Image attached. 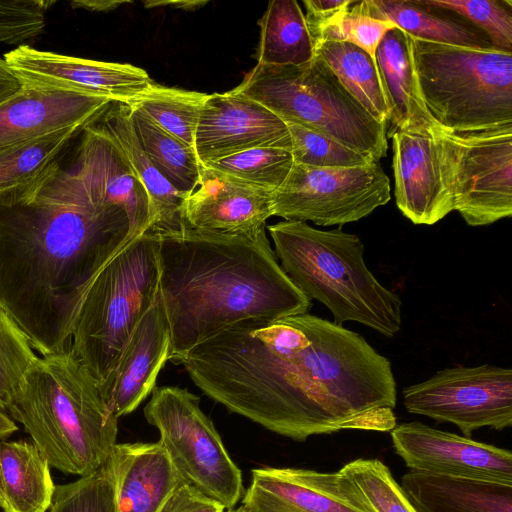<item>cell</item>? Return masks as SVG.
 <instances>
[{
	"mask_svg": "<svg viewBox=\"0 0 512 512\" xmlns=\"http://www.w3.org/2000/svg\"><path fill=\"white\" fill-rule=\"evenodd\" d=\"M134 238L122 208L60 168L34 201L0 206V307L42 356L68 350L90 286Z\"/></svg>",
	"mask_w": 512,
	"mask_h": 512,
	"instance_id": "1",
	"label": "cell"
},
{
	"mask_svg": "<svg viewBox=\"0 0 512 512\" xmlns=\"http://www.w3.org/2000/svg\"><path fill=\"white\" fill-rule=\"evenodd\" d=\"M155 234L174 364L230 326L305 314L312 306L282 270L265 230L255 238L192 228Z\"/></svg>",
	"mask_w": 512,
	"mask_h": 512,
	"instance_id": "2",
	"label": "cell"
},
{
	"mask_svg": "<svg viewBox=\"0 0 512 512\" xmlns=\"http://www.w3.org/2000/svg\"><path fill=\"white\" fill-rule=\"evenodd\" d=\"M50 467L85 476L110 458L118 418L70 350L38 357L9 405Z\"/></svg>",
	"mask_w": 512,
	"mask_h": 512,
	"instance_id": "3",
	"label": "cell"
},
{
	"mask_svg": "<svg viewBox=\"0 0 512 512\" xmlns=\"http://www.w3.org/2000/svg\"><path fill=\"white\" fill-rule=\"evenodd\" d=\"M268 231L284 273L308 299L325 305L335 324L358 322L389 338L400 331L401 299L368 269L357 235L287 220Z\"/></svg>",
	"mask_w": 512,
	"mask_h": 512,
	"instance_id": "4",
	"label": "cell"
},
{
	"mask_svg": "<svg viewBox=\"0 0 512 512\" xmlns=\"http://www.w3.org/2000/svg\"><path fill=\"white\" fill-rule=\"evenodd\" d=\"M158 238L146 233L100 271L80 307L69 350L100 388L114 371L132 331L159 296Z\"/></svg>",
	"mask_w": 512,
	"mask_h": 512,
	"instance_id": "5",
	"label": "cell"
},
{
	"mask_svg": "<svg viewBox=\"0 0 512 512\" xmlns=\"http://www.w3.org/2000/svg\"><path fill=\"white\" fill-rule=\"evenodd\" d=\"M292 122L373 157L386 156L387 123L378 122L319 58L299 66L256 65L232 89Z\"/></svg>",
	"mask_w": 512,
	"mask_h": 512,
	"instance_id": "6",
	"label": "cell"
},
{
	"mask_svg": "<svg viewBox=\"0 0 512 512\" xmlns=\"http://www.w3.org/2000/svg\"><path fill=\"white\" fill-rule=\"evenodd\" d=\"M424 103L445 130L468 132L512 124V52L412 38Z\"/></svg>",
	"mask_w": 512,
	"mask_h": 512,
	"instance_id": "7",
	"label": "cell"
},
{
	"mask_svg": "<svg viewBox=\"0 0 512 512\" xmlns=\"http://www.w3.org/2000/svg\"><path fill=\"white\" fill-rule=\"evenodd\" d=\"M199 404L187 389L155 387L144 416L184 482L232 509L245 492L241 470Z\"/></svg>",
	"mask_w": 512,
	"mask_h": 512,
	"instance_id": "8",
	"label": "cell"
},
{
	"mask_svg": "<svg viewBox=\"0 0 512 512\" xmlns=\"http://www.w3.org/2000/svg\"><path fill=\"white\" fill-rule=\"evenodd\" d=\"M440 141L448 190L470 226L512 215V124L480 131L435 134Z\"/></svg>",
	"mask_w": 512,
	"mask_h": 512,
	"instance_id": "9",
	"label": "cell"
},
{
	"mask_svg": "<svg viewBox=\"0 0 512 512\" xmlns=\"http://www.w3.org/2000/svg\"><path fill=\"white\" fill-rule=\"evenodd\" d=\"M391 198L390 180L379 161L350 168L294 164L272 194L273 216L320 226L358 221Z\"/></svg>",
	"mask_w": 512,
	"mask_h": 512,
	"instance_id": "10",
	"label": "cell"
},
{
	"mask_svg": "<svg viewBox=\"0 0 512 512\" xmlns=\"http://www.w3.org/2000/svg\"><path fill=\"white\" fill-rule=\"evenodd\" d=\"M412 414L456 425L466 437L483 427L512 425V370L492 364L457 366L403 389Z\"/></svg>",
	"mask_w": 512,
	"mask_h": 512,
	"instance_id": "11",
	"label": "cell"
},
{
	"mask_svg": "<svg viewBox=\"0 0 512 512\" xmlns=\"http://www.w3.org/2000/svg\"><path fill=\"white\" fill-rule=\"evenodd\" d=\"M22 85L70 91L130 103L153 83L131 64L104 62L38 50L28 44L3 56Z\"/></svg>",
	"mask_w": 512,
	"mask_h": 512,
	"instance_id": "12",
	"label": "cell"
},
{
	"mask_svg": "<svg viewBox=\"0 0 512 512\" xmlns=\"http://www.w3.org/2000/svg\"><path fill=\"white\" fill-rule=\"evenodd\" d=\"M396 454L411 470L512 484L509 450L441 431L418 421L390 431Z\"/></svg>",
	"mask_w": 512,
	"mask_h": 512,
	"instance_id": "13",
	"label": "cell"
},
{
	"mask_svg": "<svg viewBox=\"0 0 512 512\" xmlns=\"http://www.w3.org/2000/svg\"><path fill=\"white\" fill-rule=\"evenodd\" d=\"M81 133L75 169L68 171L95 205L117 206L126 212L132 236L146 233L155 223V213L121 150L97 119Z\"/></svg>",
	"mask_w": 512,
	"mask_h": 512,
	"instance_id": "14",
	"label": "cell"
},
{
	"mask_svg": "<svg viewBox=\"0 0 512 512\" xmlns=\"http://www.w3.org/2000/svg\"><path fill=\"white\" fill-rule=\"evenodd\" d=\"M257 147L291 152L285 122L260 103L232 90L208 94L194 137L200 164Z\"/></svg>",
	"mask_w": 512,
	"mask_h": 512,
	"instance_id": "15",
	"label": "cell"
},
{
	"mask_svg": "<svg viewBox=\"0 0 512 512\" xmlns=\"http://www.w3.org/2000/svg\"><path fill=\"white\" fill-rule=\"evenodd\" d=\"M272 194L201 164L199 183L185 201V219L192 229L255 238L273 216Z\"/></svg>",
	"mask_w": 512,
	"mask_h": 512,
	"instance_id": "16",
	"label": "cell"
},
{
	"mask_svg": "<svg viewBox=\"0 0 512 512\" xmlns=\"http://www.w3.org/2000/svg\"><path fill=\"white\" fill-rule=\"evenodd\" d=\"M389 137L398 209L414 224H435L454 210L439 138L403 131Z\"/></svg>",
	"mask_w": 512,
	"mask_h": 512,
	"instance_id": "17",
	"label": "cell"
},
{
	"mask_svg": "<svg viewBox=\"0 0 512 512\" xmlns=\"http://www.w3.org/2000/svg\"><path fill=\"white\" fill-rule=\"evenodd\" d=\"M170 355V328L160 294L126 342L116 367L99 390L117 417L133 412L156 387Z\"/></svg>",
	"mask_w": 512,
	"mask_h": 512,
	"instance_id": "18",
	"label": "cell"
},
{
	"mask_svg": "<svg viewBox=\"0 0 512 512\" xmlns=\"http://www.w3.org/2000/svg\"><path fill=\"white\" fill-rule=\"evenodd\" d=\"M112 103L103 97L22 85L0 103V149L96 120Z\"/></svg>",
	"mask_w": 512,
	"mask_h": 512,
	"instance_id": "19",
	"label": "cell"
},
{
	"mask_svg": "<svg viewBox=\"0 0 512 512\" xmlns=\"http://www.w3.org/2000/svg\"><path fill=\"white\" fill-rule=\"evenodd\" d=\"M249 512H365L340 486L337 472L261 467L242 497Z\"/></svg>",
	"mask_w": 512,
	"mask_h": 512,
	"instance_id": "20",
	"label": "cell"
},
{
	"mask_svg": "<svg viewBox=\"0 0 512 512\" xmlns=\"http://www.w3.org/2000/svg\"><path fill=\"white\" fill-rule=\"evenodd\" d=\"M110 460L116 512H160L184 482L159 441L116 444Z\"/></svg>",
	"mask_w": 512,
	"mask_h": 512,
	"instance_id": "21",
	"label": "cell"
},
{
	"mask_svg": "<svg viewBox=\"0 0 512 512\" xmlns=\"http://www.w3.org/2000/svg\"><path fill=\"white\" fill-rule=\"evenodd\" d=\"M375 59L384 89L389 120L395 131L434 136L443 128L428 111L419 86L412 37L398 27L379 43Z\"/></svg>",
	"mask_w": 512,
	"mask_h": 512,
	"instance_id": "22",
	"label": "cell"
},
{
	"mask_svg": "<svg viewBox=\"0 0 512 512\" xmlns=\"http://www.w3.org/2000/svg\"><path fill=\"white\" fill-rule=\"evenodd\" d=\"M85 126L60 129L1 148L0 206L34 201L61 168L59 159L69 142Z\"/></svg>",
	"mask_w": 512,
	"mask_h": 512,
	"instance_id": "23",
	"label": "cell"
},
{
	"mask_svg": "<svg viewBox=\"0 0 512 512\" xmlns=\"http://www.w3.org/2000/svg\"><path fill=\"white\" fill-rule=\"evenodd\" d=\"M400 486L418 512H512V484L410 470Z\"/></svg>",
	"mask_w": 512,
	"mask_h": 512,
	"instance_id": "24",
	"label": "cell"
},
{
	"mask_svg": "<svg viewBox=\"0 0 512 512\" xmlns=\"http://www.w3.org/2000/svg\"><path fill=\"white\" fill-rule=\"evenodd\" d=\"M97 122L119 147L146 189L155 213V223L148 231L165 233L190 228L184 214L187 197L162 177L143 151L130 120V106L112 102L97 118Z\"/></svg>",
	"mask_w": 512,
	"mask_h": 512,
	"instance_id": "25",
	"label": "cell"
},
{
	"mask_svg": "<svg viewBox=\"0 0 512 512\" xmlns=\"http://www.w3.org/2000/svg\"><path fill=\"white\" fill-rule=\"evenodd\" d=\"M50 468L32 442L0 441V509L47 512L55 491Z\"/></svg>",
	"mask_w": 512,
	"mask_h": 512,
	"instance_id": "26",
	"label": "cell"
},
{
	"mask_svg": "<svg viewBox=\"0 0 512 512\" xmlns=\"http://www.w3.org/2000/svg\"><path fill=\"white\" fill-rule=\"evenodd\" d=\"M356 6L369 17L391 21L414 39L470 48L492 47L476 30L441 17L413 0H364L357 1Z\"/></svg>",
	"mask_w": 512,
	"mask_h": 512,
	"instance_id": "27",
	"label": "cell"
},
{
	"mask_svg": "<svg viewBox=\"0 0 512 512\" xmlns=\"http://www.w3.org/2000/svg\"><path fill=\"white\" fill-rule=\"evenodd\" d=\"M258 25L257 65L299 66L313 59V40L297 1H270Z\"/></svg>",
	"mask_w": 512,
	"mask_h": 512,
	"instance_id": "28",
	"label": "cell"
},
{
	"mask_svg": "<svg viewBox=\"0 0 512 512\" xmlns=\"http://www.w3.org/2000/svg\"><path fill=\"white\" fill-rule=\"evenodd\" d=\"M314 56L331 69L372 117L388 122L389 111L376 59L351 43L332 40L314 43Z\"/></svg>",
	"mask_w": 512,
	"mask_h": 512,
	"instance_id": "29",
	"label": "cell"
},
{
	"mask_svg": "<svg viewBox=\"0 0 512 512\" xmlns=\"http://www.w3.org/2000/svg\"><path fill=\"white\" fill-rule=\"evenodd\" d=\"M130 120L143 151L157 171L188 197L200 179L201 164L194 148L167 133L137 107L130 106Z\"/></svg>",
	"mask_w": 512,
	"mask_h": 512,
	"instance_id": "30",
	"label": "cell"
},
{
	"mask_svg": "<svg viewBox=\"0 0 512 512\" xmlns=\"http://www.w3.org/2000/svg\"><path fill=\"white\" fill-rule=\"evenodd\" d=\"M342 489L365 512H418L389 468L378 459H356L337 471Z\"/></svg>",
	"mask_w": 512,
	"mask_h": 512,
	"instance_id": "31",
	"label": "cell"
},
{
	"mask_svg": "<svg viewBox=\"0 0 512 512\" xmlns=\"http://www.w3.org/2000/svg\"><path fill=\"white\" fill-rule=\"evenodd\" d=\"M207 97L206 93L166 87L153 82L128 105L141 109L167 133L194 148L198 121Z\"/></svg>",
	"mask_w": 512,
	"mask_h": 512,
	"instance_id": "32",
	"label": "cell"
},
{
	"mask_svg": "<svg viewBox=\"0 0 512 512\" xmlns=\"http://www.w3.org/2000/svg\"><path fill=\"white\" fill-rule=\"evenodd\" d=\"M202 165L274 192L287 178L293 158L283 148L257 147Z\"/></svg>",
	"mask_w": 512,
	"mask_h": 512,
	"instance_id": "33",
	"label": "cell"
},
{
	"mask_svg": "<svg viewBox=\"0 0 512 512\" xmlns=\"http://www.w3.org/2000/svg\"><path fill=\"white\" fill-rule=\"evenodd\" d=\"M48 512H116L110 458L92 473L73 482L56 485Z\"/></svg>",
	"mask_w": 512,
	"mask_h": 512,
	"instance_id": "34",
	"label": "cell"
},
{
	"mask_svg": "<svg viewBox=\"0 0 512 512\" xmlns=\"http://www.w3.org/2000/svg\"><path fill=\"white\" fill-rule=\"evenodd\" d=\"M290 139L293 163L316 168L361 167L376 161L329 137L301 125L285 122Z\"/></svg>",
	"mask_w": 512,
	"mask_h": 512,
	"instance_id": "35",
	"label": "cell"
},
{
	"mask_svg": "<svg viewBox=\"0 0 512 512\" xmlns=\"http://www.w3.org/2000/svg\"><path fill=\"white\" fill-rule=\"evenodd\" d=\"M38 358L29 338L0 307V408L7 412L23 378Z\"/></svg>",
	"mask_w": 512,
	"mask_h": 512,
	"instance_id": "36",
	"label": "cell"
},
{
	"mask_svg": "<svg viewBox=\"0 0 512 512\" xmlns=\"http://www.w3.org/2000/svg\"><path fill=\"white\" fill-rule=\"evenodd\" d=\"M431 9L455 12L483 29L492 47L511 51L512 14L506 1L491 0H413Z\"/></svg>",
	"mask_w": 512,
	"mask_h": 512,
	"instance_id": "37",
	"label": "cell"
},
{
	"mask_svg": "<svg viewBox=\"0 0 512 512\" xmlns=\"http://www.w3.org/2000/svg\"><path fill=\"white\" fill-rule=\"evenodd\" d=\"M357 1L332 22L312 36L313 44L332 40L351 43L375 59V53L384 35L397 26L388 20H379L361 13Z\"/></svg>",
	"mask_w": 512,
	"mask_h": 512,
	"instance_id": "38",
	"label": "cell"
},
{
	"mask_svg": "<svg viewBox=\"0 0 512 512\" xmlns=\"http://www.w3.org/2000/svg\"><path fill=\"white\" fill-rule=\"evenodd\" d=\"M225 507L183 482L171 495L160 512H224Z\"/></svg>",
	"mask_w": 512,
	"mask_h": 512,
	"instance_id": "39",
	"label": "cell"
},
{
	"mask_svg": "<svg viewBox=\"0 0 512 512\" xmlns=\"http://www.w3.org/2000/svg\"><path fill=\"white\" fill-rule=\"evenodd\" d=\"M355 0H305V20L311 37L348 10Z\"/></svg>",
	"mask_w": 512,
	"mask_h": 512,
	"instance_id": "40",
	"label": "cell"
},
{
	"mask_svg": "<svg viewBox=\"0 0 512 512\" xmlns=\"http://www.w3.org/2000/svg\"><path fill=\"white\" fill-rule=\"evenodd\" d=\"M21 87V82L9 69L4 58L0 56V103L11 98Z\"/></svg>",
	"mask_w": 512,
	"mask_h": 512,
	"instance_id": "41",
	"label": "cell"
},
{
	"mask_svg": "<svg viewBox=\"0 0 512 512\" xmlns=\"http://www.w3.org/2000/svg\"><path fill=\"white\" fill-rule=\"evenodd\" d=\"M130 3V1H74L71 4L75 8H83L90 11H110L116 9L120 5Z\"/></svg>",
	"mask_w": 512,
	"mask_h": 512,
	"instance_id": "42",
	"label": "cell"
},
{
	"mask_svg": "<svg viewBox=\"0 0 512 512\" xmlns=\"http://www.w3.org/2000/svg\"><path fill=\"white\" fill-rule=\"evenodd\" d=\"M207 3H208V1H200V0H196V1H192V0H189V1H185V0H181V1H147V2H144V5L147 8H153L156 6H172L174 8L185 10V11H192V10H196L198 8L203 7Z\"/></svg>",
	"mask_w": 512,
	"mask_h": 512,
	"instance_id": "43",
	"label": "cell"
},
{
	"mask_svg": "<svg viewBox=\"0 0 512 512\" xmlns=\"http://www.w3.org/2000/svg\"><path fill=\"white\" fill-rule=\"evenodd\" d=\"M17 430L18 426L15 421L5 410L0 408V441L8 439Z\"/></svg>",
	"mask_w": 512,
	"mask_h": 512,
	"instance_id": "44",
	"label": "cell"
},
{
	"mask_svg": "<svg viewBox=\"0 0 512 512\" xmlns=\"http://www.w3.org/2000/svg\"><path fill=\"white\" fill-rule=\"evenodd\" d=\"M228 512H249L242 505L237 508L228 509Z\"/></svg>",
	"mask_w": 512,
	"mask_h": 512,
	"instance_id": "45",
	"label": "cell"
}]
</instances>
